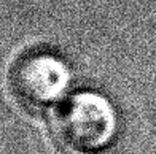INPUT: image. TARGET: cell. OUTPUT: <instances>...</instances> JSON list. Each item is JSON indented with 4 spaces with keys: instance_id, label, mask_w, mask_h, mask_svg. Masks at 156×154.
Returning a JSON list of instances; mask_svg holds the SVG:
<instances>
[{
    "instance_id": "obj_1",
    "label": "cell",
    "mask_w": 156,
    "mask_h": 154,
    "mask_svg": "<svg viewBox=\"0 0 156 154\" xmlns=\"http://www.w3.org/2000/svg\"><path fill=\"white\" fill-rule=\"evenodd\" d=\"M116 134V115L112 103L97 92L70 97L56 113L53 135L70 154H101Z\"/></svg>"
},
{
    "instance_id": "obj_2",
    "label": "cell",
    "mask_w": 156,
    "mask_h": 154,
    "mask_svg": "<svg viewBox=\"0 0 156 154\" xmlns=\"http://www.w3.org/2000/svg\"><path fill=\"white\" fill-rule=\"evenodd\" d=\"M10 89L15 100L29 111H38L51 105L70 84L66 62L46 51H30L13 62Z\"/></svg>"
}]
</instances>
